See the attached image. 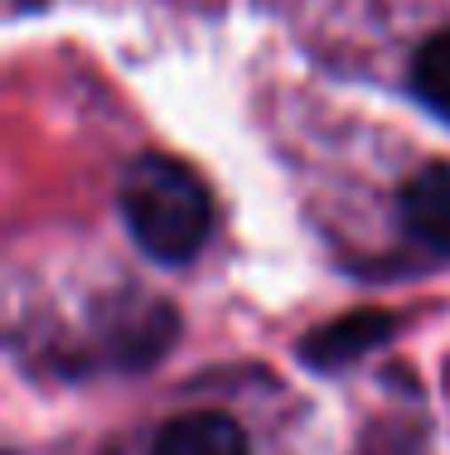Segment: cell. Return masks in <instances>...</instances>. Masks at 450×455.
Instances as JSON below:
<instances>
[{"instance_id":"cell-4","label":"cell","mask_w":450,"mask_h":455,"mask_svg":"<svg viewBox=\"0 0 450 455\" xmlns=\"http://www.w3.org/2000/svg\"><path fill=\"white\" fill-rule=\"evenodd\" d=\"M150 455H252V446L228 411H185L155 431Z\"/></svg>"},{"instance_id":"cell-1","label":"cell","mask_w":450,"mask_h":455,"mask_svg":"<svg viewBox=\"0 0 450 455\" xmlns=\"http://www.w3.org/2000/svg\"><path fill=\"white\" fill-rule=\"evenodd\" d=\"M122 219L150 262L185 267L209 243L213 199L189 165L150 150L122 175Z\"/></svg>"},{"instance_id":"cell-2","label":"cell","mask_w":450,"mask_h":455,"mask_svg":"<svg viewBox=\"0 0 450 455\" xmlns=\"http://www.w3.org/2000/svg\"><path fill=\"white\" fill-rule=\"evenodd\" d=\"M398 334V320L383 315V310H353V315H339L329 324H320L315 334H305L300 344V359L315 368H344L353 359H363L368 349L388 344Z\"/></svg>"},{"instance_id":"cell-3","label":"cell","mask_w":450,"mask_h":455,"mask_svg":"<svg viewBox=\"0 0 450 455\" xmlns=\"http://www.w3.org/2000/svg\"><path fill=\"white\" fill-rule=\"evenodd\" d=\"M402 228L426 252L450 257V165H426L402 184L398 194Z\"/></svg>"},{"instance_id":"cell-5","label":"cell","mask_w":450,"mask_h":455,"mask_svg":"<svg viewBox=\"0 0 450 455\" xmlns=\"http://www.w3.org/2000/svg\"><path fill=\"white\" fill-rule=\"evenodd\" d=\"M412 92L416 102H426L436 116L450 122V29L431 35L412 53Z\"/></svg>"}]
</instances>
